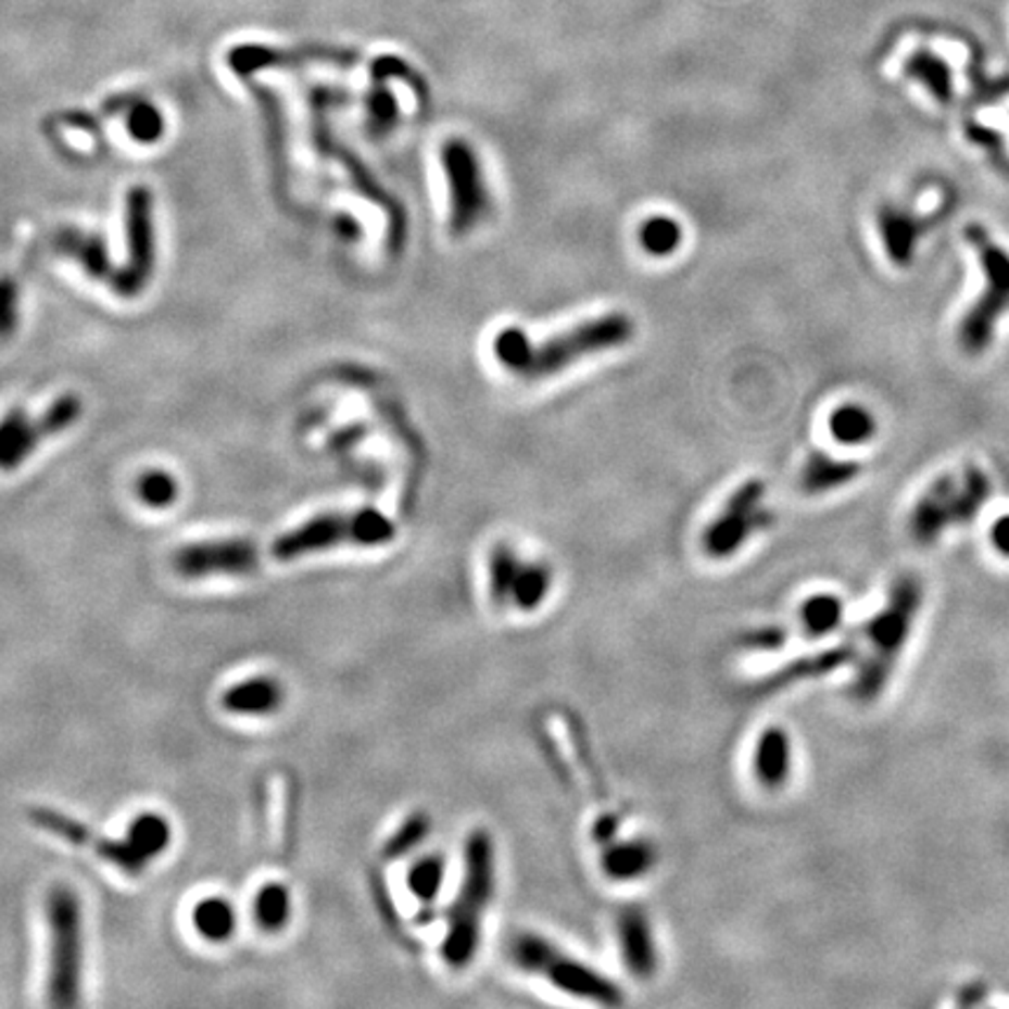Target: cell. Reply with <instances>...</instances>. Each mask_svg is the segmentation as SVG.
Wrapping results in <instances>:
<instances>
[{
    "label": "cell",
    "instance_id": "cell-23",
    "mask_svg": "<svg viewBox=\"0 0 1009 1009\" xmlns=\"http://www.w3.org/2000/svg\"><path fill=\"white\" fill-rule=\"evenodd\" d=\"M799 622L809 639H825L844 622V601L834 594H813L802 603Z\"/></svg>",
    "mask_w": 1009,
    "mask_h": 1009
},
{
    "label": "cell",
    "instance_id": "cell-18",
    "mask_svg": "<svg viewBox=\"0 0 1009 1009\" xmlns=\"http://www.w3.org/2000/svg\"><path fill=\"white\" fill-rule=\"evenodd\" d=\"M753 767L757 781L767 790H779L787 783L793 769V745L781 727H769L757 739Z\"/></svg>",
    "mask_w": 1009,
    "mask_h": 1009
},
{
    "label": "cell",
    "instance_id": "cell-5",
    "mask_svg": "<svg viewBox=\"0 0 1009 1009\" xmlns=\"http://www.w3.org/2000/svg\"><path fill=\"white\" fill-rule=\"evenodd\" d=\"M988 493V479L974 465H970L960 475H944L935 479L911 509V538L919 545H933L949 526H966L974 521Z\"/></svg>",
    "mask_w": 1009,
    "mask_h": 1009
},
{
    "label": "cell",
    "instance_id": "cell-12",
    "mask_svg": "<svg viewBox=\"0 0 1009 1009\" xmlns=\"http://www.w3.org/2000/svg\"><path fill=\"white\" fill-rule=\"evenodd\" d=\"M127 241L129 265L111 276L113 288L134 298L141 292L154 269V227H152V194L143 185L127 194Z\"/></svg>",
    "mask_w": 1009,
    "mask_h": 1009
},
{
    "label": "cell",
    "instance_id": "cell-16",
    "mask_svg": "<svg viewBox=\"0 0 1009 1009\" xmlns=\"http://www.w3.org/2000/svg\"><path fill=\"white\" fill-rule=\"evenodd\" d=\"M879 231L883 245H886V253L893 260L895 267H909L913 262L916 245H919V239L923 237V231L930 227V217H916L903 209L886 204L879 215Z\"/></svg>",
    "mask_w": 1009,
    "mask_h": 1009
},
{
    "label": "cell",
    "instance_id": "cell-1",
    "mask_svg": "<svg viewBox=\"0 0 1009 1009\" xmlns=\"http://www.w3.org/2000/svg\"><path fill=\"white\" fill-rule=\"evenodd\" d=\"M631 337L633 323L627 314H605L554 335L542 344H533L519 328H505L493 339V353L512 375L535 381L554 377L594 353L625 346Z\"/></svg>",
    "mask_w": 1009,
    "mask_h": 1009
},
{
    "label": "cell",
    "instance_id": "cell-31",
    "mask_svg": "<svg viewBox=\"0 0 1009 1009\" xmlns=\"http://www.w3.org/2000/svg\"><path fill=\"white\" fill-rule=\"evenodd\" d=\"M308 56L300 54H290V52H276L272 48H260V45H239L229 52V68L239 73L241 77L253 75L260 68H269V66H283V64H298V61H304Z\"/></svg>",
    "mask_w": 1009,
    "mask_h": 1009
},
{
    "label": "cell",
    "instance_id": "cell-8",
    "mask_svg": "<svg viewBox=\"0 0 1009 1009\" xmlns=\"http://www.w3.org/2000/svg\"><path fill=\"white\" fill-rule=\"evenodd\" d=\"M966 239L980 255L986 288L962 318L960 346L968 353H982L993 341L1000 316L1009 308V255L982 225H968Z\"/></svg>",
    "mask_w": 1009,
    "mask_h": 1009
},
{
    "label": "cell",
    "instance_id": "cell-21",
    "mask_svg": "<svg viewBox=\"0 0 1009 1009\" xmlns=\"http://www.w3.org/2000/svg\"><path fill=\"white\" fill-rule=\"evenodd\" d=\"M860 472H862V465L856 461H834L828 454L816 452L804 463L799 487L804 493H809V495L828 493V491L846 487L848 481L856 479Z\"/></svg>",
    "mask_w": 1009,
    "mask_h": 1009
},
{
    "label": "cell",
    "instance_id": "cell-4",
    "mask_svg": "<svg viewBox=\"0 0 1009 1009\" xmlns=\"http://www.w3.org/2000/svg\"><path fill=\"white\" fill-rule=\"evenodd\" d=\"M393 538L395 524L379 509L330 512V515H318L298 529L278 535L272 545V556L276 562L288 564L294 558L337 547H381Z\"/></svg>",
    "mask_w": 1009,
    "mask_h": 1009
},
{
    "label": "cell",
    "instance_id": "cell-27",
    "mask_svg": "<svg viewBox=\"0 0 1009 1009\" xmlns=\"http://www.w3.org/2000/svg\"><path fill=\"white\" fill-rule=\"evenodd\" d=\"M127 836L131 840V844L152 862L168 848L171 825H168V820L160 813H141L134 818V822L127 830Z\"/></svg>",
    "mask_w": 1009,
    "mask_h": 1009
},
{
    "label": "cell",
    "instance_id": "cell-37",
    "mask_svg": "<svg viewBox=\"0 0 1009 1009\" xmlns=\"http://www.w3.org/2000/svg\"><path fill=\"white\" fill-rule=\"evenodd\" d=\"M26 424H28V418L24 409H12L3 421H0V470H3V465L14 449V444H17Z\"/></svg>",
    "mask_w": 1009,
    "mask_h": 1009
},
{
    "label": "cell",
    "instance_id": "cell-24",
    "mask_svg": "<svg viewBox=\"0 0 1009 1009\" xmlns=\"http://www.w3.org/2000/svg\"><path fill=\"white\" fill-rule=\"evenodd\" d=\"M199 935L209 942H227L237 930V911L223 897H209L192 913Z\"/></svg>",
    "mask_w": 1009,
    "mask_h": 1009
},
{
    "label": "cell",
    "instance_id": "cell-42",
    "mask_svg": "<svg viewBox=\"0 0 1009 1009\" xmlns=\"http://www.w3.org/2000/svg\"><path fill=\"white\" fill-rule=\"evenodd\" d=\"M982 998H984V991L980 986L966 988L962 991V996L958 998V1005H976V1002H982Z\"/></svg>",
    "mask_w": 1009,
    "mask_h": 1009
},
{
    "label": "cell",
    "instance_id": "cell-19",
    "mask_svg": "<svg viewBox=\"0 0 1009 1009\" xmlns=\"http://www.w3.org/2000/svg\"><path fill=\"white\" fill-rule=\"evenodd\" d=\"M281 704L283 688L267 676L237 682L223 694V706L231 716H272Z\"/></svg>",
    "mask_w": 1009,
    "mask_h": 1009
},
{
    "label": "cell",
    "instance_id": "cell-28",
    "mask_svg": "<svg viewBox=\"0 0 1009 1009\" xmlns=\"http://www.w3.org/2000/svg\"><path fill=\"white\" fill-rule=\"evenodd\" d=\"M832 438L842 444H862L876 432L872 414L858 405H844L830 416Z\"/></svg>",
    "mask_w": 1009,
    "mask_h": 1009
},
{
    "label": "cell",
    "instance_id": "cell-33",
    "mask_svg": "<svg viewBox=\"0 0 1009 1009\" xmlns=\"http://www.w3.org/2000/svg\"><path fill=\"white\" fill-rule=\"evenodd\" d=\"M682 241V229L673 220V217L666 215H655L647 217L641 227V243L649 255H671L678 251V245Z\"/></svg>",
    "mask_w": 1009,
    "mask_h": 1009
},
{
    "label": "cell",
    "instance_id": "cell-29",
    "mask_svg": "<svg viewBox=\"0 0 1009 1009\" xmlns=\"http://www.w3.org/2000/svg\"><path fill=\"white\" fill-rule=\"evenodd\" d=\"M907 73L909 77H913V80L923 83L930 89V94H933L937 101L942 103L951 101V73L949 68H946L944 61H939L937 56L928 54V52L913 54L907 61Z\"/></svg>",
    "mask_w": 1009,
    "mask_h": 1009
},
{
    "label": "cell",
    "instance_id": "cell-25",
    "mask_svg": "<svg viewBox=\"0 0 1009 1009\" xmlns=\"http://www.w3.org/2000/svg\"><path fill=\"white\" fill-rule=\"evenodd\" d=\"M253 913H255V923L262 930H267V933H278V930H283L290 923V913H292L290 891L283 886V883H267V886H262L255 895Z\"/></svg>",
    "mask_w": 1009,
    "mask_h": 1009
},
{
    "label": "cell",
    "instance_id": "cell-40",
    "mask_svg": "<svg viewBox=\"0 0 1009 1009\" xmlns=\"http://www.w3.org/2000/svg\"><path fill=\"white\" fill-rule=\"evenodd\" d=\"M619 834V818L617 816H601L594 825V840L596 844L608 846L610 842L617 840Z\"/></svg>",
    "mask_w": 1009,
    "mask_h": 1009
},
{
    "label": "cell",
    "instance_id": "cell-26",
    "mask_svg": "<svg viewBox=\"0 0 1009 1009\" xmlns=\"http://www.w3.org/2000/svg\"><path fill=\"white\" fill-rule=\"evenodd\" d=\"M444 858L440 853H430V856L418 858L407 872V888L421 905H432L440 897L444 886Z\"/></svg>",
    "mask_w": 1009,
    "mask_h": 1009
},
{
    "label": "cell",
    "instance_id": "cell-6",
    "mask_svg": "<svg viewBox=\"0 0 1009 1009\" xmlns=\"http://www.w3.org/2000/svg\"><path fill=\"white\" fill-rule=\"evenodd\" d=\"M509 956L521 970L542 976V980H547L554 988L568 993L572 998H582L598 1005L622 1002V991H619V986H615L608 976H603L598 970L587 966V962L568 956L545 937L533 933L517 935L512 939Z\"/></svg>",
    "mask_w": 1009,
    "mask_h": 1009
},
{
    "label": "cell",
    "instance_id": "cell-3",
    "mask_svg": "<svg viewBox=\"0 0 1009 1009\" xmlns=\"http://www.w3.org/2000/svg\"><path fill=\"white\" fill-rule=\"evenodd\" d=\"M495 891V848L487 830H475L463 848V879L446 916L442 958L456 970L470 966L481 942V921Z\"/></svg>",
    "mask_w": 1009,
    "mask_h": 1009
},
{
    "label": "cell",
    "instance_id": "cell-7",
    "mask_svg": "<svg viewBox=\"0 0 1009 1009\" xmlns=\"http://www.w3.org/2000/svg\"><path fill=\"white\" fill-rule=\"evenodd\" d=\"M50 921V976L48 996L56 1007L80 1005L83 988V909L77 895L56 886L48 897Z\"/></svg>",
    "mask_w": 1009,
    "mask_h": 1009
},
{
    "label": "cell",
    "instance_id": "cell-13",
    "mask_svg": "<svg viewBox=\"0 0 1009 1009\" xmlns=\"http://www.w3.org/2000/svg\"><path fill=\"white\" fill-rule=\"evenodd\" d=\"M260 566V550L251 540H211L197 542L176 552L174 568L182 578L211 576H248Z\"/></svg>",
    "mask_w": 1009,
    "mask_h": 1009
},
{
    "label": "cell",
    "instance_id": "cell-34",
    "mask_svg": "<svg viewBox=\"0 0 1009 1009\" xmlns=\"http://www.w3.org/2000/svg\"><path fill=\"white\" fill-rule=\"evenodd\" d=\"M127 129L134 141L154 143L164 134V117L152 103L136 99L127 111Z\"/></svg>",
    "mask_w": 1009,
    "mask_h": 1009
},
{
    "label": "cell",
    "instance_id": "cell-39",
    "mask_svg": "<svg viewBox=\"0 0 1009 1009\" xmlns=\"http://www.w3.org/2000/svg\"><path fill=\"white\" fill-rule=\"evenodd\" d=\"M17 328V286L10 278H0V337Z\"/></svg>",
    "mask_w": 1009,
    "mask_h": 1009
},
{
    "label": "cell",
    "instance_id": "cell-32",
    "mask_svg": "<svg viewBox=\"0 0 1009 1009\" xmlns=\"http://www.w3.org/2000/svg\"><path fill=\"white\" fill-rule=\"evenodd\" d=\"M59 245L64 248L66 253H71V255H75L77 260H80L85 265V269L91 276H97V278L113 276L111 274V262H108L105 245L99 239L85 237V235H80V231H64V235H61Z\"/></svg>",
    "mask_w": 1009,
    "mask_h": 1009
},
{
    "label": "cell",
    "instance_id": "cell-10",
    "mask_svg": "<svg viewBox=\"0 0 1009 1009\" xmlns=\"http://www.w3.org/2000/svg\"><path fill=\"white\" fill-rule=\"evenodd\" d=\"M765 484L759 479H751L741 484L732 499L727 501L720 515L708 524L704 531V552L712 558H727L736 554L745 540L753 533L767 529L773 521V515L765 509Z\"/></svg>",
    "mask_w": 1009,
    "mask_h": 1009
},
{
    "label": "cell",
    "instance_id": "cell-30",
    "mask_svg": "<svg viewBox=\"0 0 1009 1009\" xmlns=\"http://www.w3.org/2000/svg\"><path fill=\"white\" fill-rule=\"evenodd\" d=\"M519 568H521V558L512 547L499 545L491 552V558H489V592H491L493 603L509 605L512 584H515Z\"/></svg>",
    "mask_w": 1009,
    "mask_h": 1009
},
{
    "label": "cell",
    "instance_id": "cell-2",
    "mask_svg": "<svg viewBox=\"0 0 1009 1009\" xmlns=\"http://www.w3.org/2000/svg\"><path fill=\"white\" fill-rule=\"evenodd\" d=\"M923 603V584L916 576L897 578L891 587L888 601L883 608L862 627V639L869 649L860 661L858 673L853 678L850 692L858 702H874L886 690L893 676L899 652L907 645L913 619Z\"/></svg>",
    "mask_w": 1009,
    "mask_h": 1009
},
{
    "label": "cell",
    "instance_id": "cell-14",
    "mask_svg": "<svg viewBox=\"0 0 1009 1009\" xmlns=\"http://www.w3.org/2000/svg\"><path fill=\"white\" fill-rule=\"evenodd\" d=\"M617 942L625 966L635 980H649L659 966L657 942L652 935L647 913L641 907H627L617 916Z\"/></svg>",
    "mask_w": 1009,
    "mask_h": 1009
},
{
    "label": "cell",
    "instance_id": "cell-36",
    "mask_svg": "<svg viewBox=\"0 0 1009 1009\" xmlns=\"http://www.w3.org/2000/svg\"><path fill=\"white\" fill-rule=\"evenodd\" d=\"M176 495H178V484L168 472L152 470L138 479V499H141L148 507H168L176 501Z\"/></svg>",
    "mask_w": 1009,
    "mask_h": 1009
},
{
    "label": "cell",
    "instance_id": "cell-41",
    "mask_svg": "<svg viewBox=\"0 0 1009 1009\" xmlns=\"http://www.w3.org/2000/svg\"><path fill=\"white\" fill-rule=\"evenodd\" d=\"M991 542H993V547H996L1000 554L1009 556V515L1000 517L996 524H993Z\"/></svg>",
    "mask_w": 1009,
    "mask_h": 1009
},
{
    "label": "cell",
    "instance_id": "cell-9",
    "mask_svg": "<svg viewBox=\"0 0 1009 1009\" xmlns=\"http://www.w3.org/2000/svg\"><path fill=\"white\" fill-rule=\"evenodd\" d=\"M440 160L449 182V227L454 235H468L491 206L481 164L472 146L461 138H449L442 146Z\"/></svg>",
    "mask_w": 1009,
    "mask_h": 1009
},
{
    "label": "cell",
    "instance_id": "cell-22",
    "mask_svg": "<svg viewBox=\"0 0 1009 1009\" xmlns=\"http://www.w3.org/2000/svg\"><path fill=\"white\" fill-rule=\"evenodd\" d=\"M550 589H552L550 566L535 564V562H521L515 584H512L509 605H515V608L524 613H533L547 601Z\"/></svg>",
    "mask_w": 1009,
    "mask_h": 1009
},
{
    "label": "cell",
    "instance_id": "cell-17",
    "mask_svg": "<svg viewBox=\"0 0 1009 1009\" xmlns=\"http://www.w3.org/2000/svg\"><path fill=\"white\" fill-rule=\"evenodd\" d=\"M80 412H83V402L77 395H64V398H59L54 405L45 412L36 424H26V428L22 430L20 434V440L17 444H14V449L10 452L8 461H5V468L3 470H14L17 468L20 463H24L30 454H34V449L45 440V438H52V434L61 432L64 428H68L71 424H75L77 418H80Z\"/></svg>",
    "mask_w": 1009,
    "mask_h": 1009
},
{
    "label": "cell",
    "instance_id": "cell-15",
    "mask_svg": "<svg viewBox=\"0 0 1009 1009\" xmlns=\"http://www.w3.org/2000/svg\"><path fill=\"white\" fill-rule=\"evenodd\" d=\"M856 659H858V647L853 643L834 645V647L816 652V655H806V657L787 661L785 666H781V669H775L771 676L759 680L755 685V690L759 694L781 692L783 688L795 685V682L828 676V673H832L836 669H842V666L853 664Z\"/></svg>",
    "mask_w": 1009,
    "mask_h": 1009
},
{
    "label": "cell",
    "instance_id": "cell-38",
    "mask_svg": "<svg viewBox=\"0 0 1009 1009\" xmlns=\"http://www.w3.org/2000/svg\"><path fill=\"white\" fill-rule=\"evenodd\" d=\"M787 639H790V633L783 627H759L743 635V645L748 649H757V652H771V649H781L787 643Z\"/></svg>",
    "mask_w": 1009,
    "mask_h": 1009
},
{
    "label": "cell",
    "instance_id": "cell-20",
    "mask_svg": "<svg viewBox=\"0 0 1009 1009\" xmlns=\"http://www.w3.org/2000/svg\"><path fill=\"white\" fill-rule=\"evenodd\" d=\"M657 865V848L647 840L610 842L603 850V874L613 881H635L645 876Z\"/></svg>",
    "mask_w": 1009,
    "mask_h": 1009
},
{
    "label": "cell",
    "instance_id": "cell-35",
    "mask_svg": "<svg viewBox=\"0 0 1009 1009\" xmlns=\"http://www.w3.org/2000/svg\"><path fill=\"white\" fill-rule=\"evenodd\" d=\"M430 832V820L424 813H414L409 816L402 825L391 834V840L383 846V856L388 860H395L407 856L418 844H421Z\"/></svg>",
    "mask_w": 1009,
    "mask_h": 1009
},
{
    "label": "cell",
    "instance_id": "cell-11",
    "mask_svg": "<svg viewBox=\"0 0 1009 1009\" xmlns=\"http://www.w3.org/2000/svg\"><path fill=\"white\" fill-rule=\"evenodd\" d=\"M28 818L42 832L54 834L59 836V840H64L73 846L94 850L101 860L115 865L119 872L129 874V876L143 874L146 867L150 865V860L143 856V853L131 844L129 836H124V840H111V836L91 832L87 825H83L80 820H75L54 809H45V806L30 809Z\"/></svg>",
    "mask_w": 1009,
    "mask_h": 1009
}]
</instances>
